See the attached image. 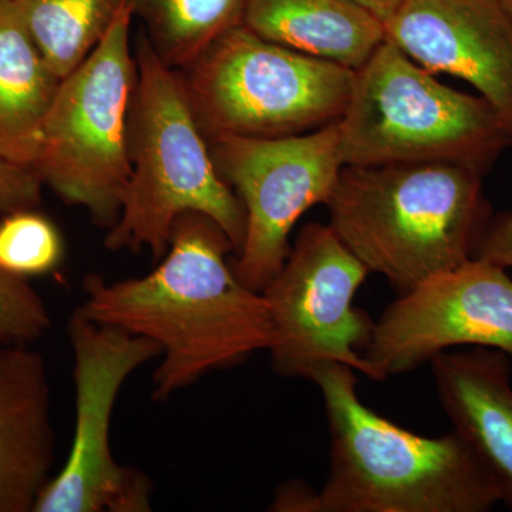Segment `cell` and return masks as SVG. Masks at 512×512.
<instances>
[{"instance_id":"1","label":"cell","mask_w":512,"mask_h":512,"mask_svg":"<svg viewBox=\"0 0 512 512\" xmlns=\"http://www.w3.org/2000/svg\"><path fill=\"white\" fill-rule=\"evenodd\" d=\"M231 251L217 222L187 212L175 221L167 254L150 274L114 284L96 275L84 279L79 309L87 318L160 346L154 399H168L212 370L274 345L268 302L239 281L228 262Z\"/></svg>"},{"instance_id":"2","label":"cell","mask_w":512,"mask_h":512,"mask_svg":"<svg viewBox=\"0 0 512 512\" xmlns=\"http://www.w3.org/2000/svg\"><path fill=\"white\" fill-rule=\"evenodd\" d=\"M308 380L325 402L329 473L313 512H487L503 491L456 430L424 437L362 403L355 370L320 363Z\"/></svg>"},{"instance_id":"3","label":"cell","mask_w":512,"mask_h":512,"mask_svg":"<svg viewBox=\"0 0 512 512\" xmlns=\"http://www.w3.org/2000/svg\"><path fill=\"white\" fill-rule=\"evenodd\" d=\"M484 171L453 161L343 165L329 227L397 295L476 258L491 224Z\"/></svg>"},{"instance_id":"4","label":"cell","mask_w":512,"mask_h":512,"mask_svg":"<svg viewBox=\"0 0 512 512\" xmlns=\"http://www.w3.org/2000/svg\"><path fill=\"white\" fill-rule=\"evenodd\" d=\"M134 55L131 177L119 220L104 244L111 251L148 248L160 261L177 218L200 212L220 225L238 254L245 238L244 207L215 167L181 72L161 60L147 36L138 40Z\"/></svg>"},{"instance_id":"5","label":"cell","mask_w":512,"mask_h":512,"mask_svg":"<svg viewBox=\"0 0 512 512\" xmlns=\"http://www.w3.org/2000/svg\"><path fill=\"white\" fill-rule=\"evenodd\" d=\"M338 128L343 165L360 167L453 161L485 173L512 144L484 97L439 82L389 40L356 70Z\"/></svg>"},{"instance_id":"6","label":"cell","mask_w":512,"mask_h":512,"mask_svg":"<svg viewBox=\"0 0 512 512\" xmlns=\"http://www.w3.org/2000/svg\"><path fill=\"white\" fill-rule=\"evenodd\" d=\"M183 72L195 119L211 140L296 136L336 123L356 70L286 49L239 25Z\"/></svg>"},{"instance_id":"7","label":"cell","mask_w":512,"mask_h":512,"mask_svg":"<svg viewBox=\"0 0 512 512\" xmlns=\"http://www.w3.org/2000/svg\"><path fill=\"white\" fill-rule=\"evenodd\" d=\"M127 3L96 49L63 77L33 168L64 202L110 229L131 177L130 110L137 84Z\"/></svg>"},{"instance_id":"8","label":"cell","mask_w":512,"mask_h":512,"mask_svg":"<svg viewBox=\"0 0 512 512\" xmlns=\"http://www.w3.org/2000/svg\"><path fill=\"white\" fill-rule=\"evenodd\" d=\"M74 355L76 423L62 470L43 488L33 512H148L153 485L113 457L110 426L128 377L161 356L153 340L87 318L80 309L67 323Z\"/></svg>"},{"instance_id":"9","label":"cell","mask_w":512,"mask_h":512,"mask_svg":"<svg viewBox=\"0 0 512 512\" xmlns=\"http://www.w3.org/2000/svg\"><path fill=\"white\" fill-rule=\"evenodd\" d=\"M218 173L241 201L245 238L231 262L239 281L264 291L284 266L306 211L328 202L343 168L338 121L296 136L215 137Z\"/></svg>"},{"instance_id":"10","label":"cell","mask_w":512,"mask_h":512,"mask_svg":"<svg viewBox=\"0 0 512 512\" xmlns=\"http://www.w3.org/2000/svg\"><path fill=\"white\" fill-rule=\"evenodd\" d=\"M369 274L329 225L311 222L299 231L261 292L274 322L269 353L278 375L308 379L320 363L336 362L379 382L365 357L376 322L353 305Z\"/></svg>"},{"instance_id":"11","label":"cell","mask_w":512,"mask_h":512,"mask_svg":"<svg viewBox=\"0 0 512 512\" xmlns=\"http://www.w3.org/2000/svg\"><path fill=\"white\" fill-rule=\"evenodd\" d=\"M461 346L500 350L512 363V279L503 266L473 258L400 295L375 323L365 357L382 382Z\"/></svg>"},{"instance_id":"12","label":"cell","mask_w":512,"mask_h":512,"mask_svg":"<svg viewBox=\"0 0 512 512\" xmlns=\"http://www.w3.org/2000/svg\"><path fill=\"white\" fill-rule=\"evenodd\" d=\"M384 29L424 69L471 84L512 137V18L501 0H406Z\"/></svg>"},{"instance_id":"13","label":"cell","mask_w":512,"mask_h":512,"mask_svg":"<svg viewBox=\"0 0 512 512\" xmlns=\"http://www.w3.org/2000/svg\"><path fill=\"white\" fill-rule=\"evenodd\" d=\"M55 460L45 357L0 345V512H33Z\"/></svg>"},{"instance_id":"14","label":"cell","mask_w":512,"mask_h":512,"mask_svg":"<svg viewBox=\"0 0 512 512\" xmlns=\"http://www.w3.org/2000/svg\"><path fill=\"white\" fill-rule=\"evenodd\" d=\"M431 372L454 430L493 473L512 507V363L500 350L437 353Z\"/></svg>"},{"instance_id":"15","label":"cell","mask_w":512,"mask_h":512,"mask_svg":"<svg viewBox=\"0 0 512 512\" xmlns=\"http://www.w3.org/2000/svg\"><path fill=\"white\" fill-rule=\"evenodd\" d=\"M242 25L276 45L352 70L386 40L384 23L353 0H248Z\"/></svg>"},{"instance_id":"16","label":"cell","mask_w":512,"mask_h":512,"mask_svg":"<svg viewBox=\"0 0 512 512\" xmlns=\"http://www.w3.org/2000/svg\"><path fill=\"white\" fill-rule=\"evenodd\" d=\"M60 79L10 0H0V156L35 165Z\"/></svg>"},{"instance_id":"17","label":"cell","mask_w":512,"mask_h":512,"mask_svg":"<svg viewBox=\"0 0 512 512\" xmlns=\"http://www.w3.org/2000/svg\"><path fill=\"white\" fill-rule=\"evenodd\" d=\"M248 0H126L146 26L148 42L171 69L183 72L228 30L244 23Z\"/></svg>"},{"instance_id":"18","label":"cell","mask_w":512,"mask_h":512,"mask_svg":"<svg viewBox=\"0 0 512 512\" xmlns=\"http://www.w3.org/2000/svg\"><path fill=\"white\" fill-rule=\"evenodd\" d=\"M63 79L96 49L126 0H10Z\"/></svg>"},{"instance_id":"19","label":"cell","mask_w":512,"mask_h":512,"mask_svg":"<svg viewBox=\"0 0 512 512\" xmlns=\"http://www.w3.org/2000/svg\"><path fill=\"white\" fill-rule=\"evenodd\" d=\"M63 256L59 229L36 208L3 214L0 220V268L29 279L55 271Z\"/></svg>"},{"instance_id":"20","label":"cell","mask_w":512,"mask_h":512,"mask_svg":"<svg viewBox=\"0 0 512 512\" xmlns=\"http://www.w3.org/2000/svg\"><path fill=\"white\" fill-rule=\"evenodd\" d=\"M52 328V316L28 279L0 268V345H33Z\"/></svg>"},{"instance_id":"21","label":"cell","mask_w":512,"mask_h":512,"mask_svg":"<svg viewBox=\"0 0 512 512\" xmlns=\"http://www.w3.org/2000/svg\"><path fill=\"white\" fill-rule=\"evenodd\" d=\"M43 185L35 168L0 156V214L39 207Z\"/></svg>"},{"instance_id":"22","label":"cell","mask_w":512,"mask_h":512,"mask_svg":"<svg viewBox=\"0 0 512 512\" xmlns=\"http://www.w3.org/2000/svg\"><path fill=\"white\" fill-rule=\"evenodd\" d=\"M476 258L485 259L503 268H512V212L491 220Z\"/></svg>"},{"instance_id":"23","label":"cell","mask_w":512,"mask_h":512,"mask_svg":"<svg viewBox=\"0 0 512 512\" xmlns=\"http://www.w3.org/2000/svg\"><path fill=\"white\" fill-rule=\"evenodd\" d=\"M386 25L406 0H353Z\"/></svg>"},{"instance_id":"24","label":"cell","mask_w":512,"mask_h":512,"mask_svg":"<svg viewBox=\"0 0 512 512\" xmlns=\"http://www.w3.org/2000/svg\"><path fill=\"white\" fill-rule=\"evenodd\" d=\"M503 2L504 8L507 9V12L510 13L512 18V0H501Z\"/></svg>"}]
</instances>
